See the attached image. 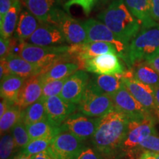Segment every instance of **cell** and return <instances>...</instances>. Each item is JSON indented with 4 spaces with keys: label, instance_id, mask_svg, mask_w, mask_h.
<instances>
[{
    "label": "cell",
    "instance_id": "obj_18",
    "mask_svg": "<svg viewBox=\"0 0 159 159\" xmlns=\"http://www.w3.org/2000/svg\"><path fill=\"white\" fill-rule=\"evenodd\" d=\"M57 26L69 44L77 45L86 42L87 33L82 21L74 19L68 13L63 16Z\"/></svg>",
    "mask_w": 159,
    "mask_h": 159
},
{
    "label": "cell",
    "instance_id": "obj_20",
    "mask_svg": "<svg viewBox=\"0 0 159 159\" xmlns=\"http://www.w3.org/2000/svg\"><path fill=\"white\" fill-rule=\"evenodd\" d=\"M40 21L28 10H23L20 13L17 27L15 31V37L21 41H27L38 27L41 25Z\"/></svg>",
    "mask_w": 159,
    "mask_h": 159
},
{
    "label": "cell",
    "instance_id": "obj_19",
    "mask_svg": "<svg viewBox=\"0 0 159 159\" xmlns=\"http://www.w3.org/2000/svg\"><path fill=\"white\" fill-rule=\"evenodd\" d=\"M122 75H99L89 80L87 88L95 93L112 96L123 85Z\"/></svg>",
    "mask_w": 159,
    "mask_h": 159
},
{
    "label": "cell",
    "instance_id": "obj_24",
    "mask_svg": "<svg viewBox=\"0 0 159 159\" xmlns=\"http://www.w3.org/2000/svg\"><path fill=\"white\" fill-rule=\"evenodd\" d=\"M21 13V2L19 0H13L11 7L0 21V33L4 39L11 38L16 29L18 21Z\"/></svg>",
    "mask_w": 159,
    "mask_h": 159
},
{
    "label": "cell",
    "instance_id": "obj_42",
    "mask_svg": "<svg viewBox=\"0 0 159 159\" xmlns=\"http://www.w3.org/2000/svg\"><path fill=\"white\" fill-rule=\"evenodd\" d=\"M159 74V55L146 61Z\"/></svg>",
    "mask_w": 159,
    "mask_h": 159
},
{
    "label": "cell",
    "instance_id": "obj_10",
    "mask_svg": "<svg viewBox=\"0 0 159 159\" xmlns=\"http://www.w3.org/2000/svg\"><path fill=\"white\" fill-rule=\"evenodd\" d=\"M123 83L135 99L149 112L153 111L159 119V109L155 99L153 89L136 80L133 73H124Z\"/></svg>",
    "mask_w": 159,
    "mask_h": 159
},
{
    "label": "cell",
    "instance_id": "obj_48",
    "mask_svg": "<svg viewBox=\"0 0 159 159\" xmlns=\"http://www.w3.org/2000/svg\"><path fill=\"white\" fill-rule=\"evenodd\" d=\"M155 159H159V153H156V152H152Z\"/></svg>",
    "mask_w": 159,
    "mask_h": 159
},
{
    "label": "cell",
    "instance_id": "obj_15",
    "mask_svg": "<svg viewBox=\"0 0 159 159\" xmlns=\"http://www.w3.org/2000/svg\"><path fill=\"white\" fill-rule=\"evenodd\" d=\"M89 82V76L83 70L77 71L67 78L60 97L66 102L78 104Z\"/></svg>",
    "mask_w": 159,
    "mask_h": 159
},
{
    "label": "cell",
    "instance_id": "obj_30",
    "mask_svg": "<svg viewBox=\"0 0 159 159\" xmlns=\"http://www.w3.org/2000/svg\"><path fill=\"white\" fill-rule=\"evenodd\" d=\"M55 137V136H50L30 140L28 144L21 150V152L27 156H33L34 155L47 152L50 148Z\"/></svg>",
    "mask_w": 159,
    "mask_h": 159
},
{
    "label": "cell",
    "instance_id": "obj_45",
    "mask_svg": "<svg viewBox=\"0 0 159 159\" xmlns=\"http://www.w3.org/2000/svg\"><path fill=\"white\" fill-rule=\"evenodd\" d=\"M152 89H153V91H154L155 99H156L157 105H158V109H159V86H156Z\"/></svg>",
    "mask_w": 159,
    "mask_h": 159
},
{
    "label": "cell",
    "instance_id": "obj_2",
    "mask_svg": "<svg viewBox=\"0 0 159 159\" xmlns=\"http://www.w3.org/2000/svg\"><path fill=\"white\" fill-rule=\"evenodd\" d=\"M97 17L127 47L142 26V22L127 7L124 0H114Z\"/></svg>",
    "mask_w": 159,
    "mask_h": 159
},
{
    "label": "cell",
    "instance_id": "obj_21",
    "mask_svg": "<svg viewBox=\"0 0 159 159\" xmlns=\"http://www.w3.org/2000/svg\"><path fill=\"white\" fill-rule=\"evenodd\" d=\"M5 60L12 74L25 79L41 74V69L38 66L28 62L19 55H11Z\"/></svg>",
    "mask_w": 159,
    "mask_h": 159
},
{
    "label": "cell",
    "instance_id": "obj_11",
    "mask_svg": "<svg viewBox=\"0 0 159 159\" xmlns=\"http://www.w3.org/2000/svg\"><path fill=\"white\" fill-rule=\"evenodd\" d=\"M83 148V141L71 133L62 131L55 137L47 151L55 159H72Z\"/></svg>",
    "mask_w": 159,
    "mask_h": 159
},
{
    "label": "cell",
    "instance_id": "obj_34",
    "mask_svg": "<svg viewBox=\"0 0 159 159\" xmlns=\"http://www.w3.org/2000/svg\"><path fill=\"white\" fill-rule=\"evenodd\" d=\"M139 150L159 153V136L157 134L149 136L141 143L138 148Z\"/></svg>",
    "mask_w": 159,
    "mask_h": 159
},
{
    "label": "cell",
    "instance_id": "obj_49",
    "mask_svg": "<svg viewBox=\"0 0 159 159\" xmlns=\"http://www.w3.org/2000/svg\"><path fill=\"white\" fill-rule=\"evenodd\" d=\"M97 1H98V0H97ZM99 1L101 2H102V4H105V3L111 1V0H99Z\"/></svg>",
    "mask_w": 159,
    "mask_h": 159
},
{
    "label": "cell",
    "instance_id": "obj_14",
    "mask_svg": "<svg viewBox=\"0 0 159 159\" xmlns=\"http://www.w3.org/2000/svg\"><path fill=\"white\" fill-rule=\"evenodd\" d=\"M45 105L47 120L55 127L61 126L76 110V105L66 102L60 96L46 99Z\"/></svg>",
    "mask_w": 159,
    "mask_h": 159
},
{
    "label": "cell",
    "instance_id": "obj_46",
    "mask_svg": "<svg viewBox=\"0 0 159 159\" xmlns=\"http://www.w3.org/2000/svg\"><path fill=\"white\" fill-rule=\"evenodd\" d=\"M12 159H31V156L24 154L22 152H20L19 154L15 156Z\"/></svg>",
    "mask_w": 159,
    "mask_h": 159
},
{
    "label": "cell",
    "instance_id": "obj_41",
    "mask_svg": "<svg viewBox=\"0 0 159 159\" xmlns=\"http://www.w3.org/2000/svg\"><path fill=\"white\" fill-rule=\"evenodd\" d=\"M13 105V104H12V103L8 102L7 100H6V99L1 98V103H0V117L3 116Z\"/></svg>",
    "mask_w": 159,
    "mask_h": 159
},
{
    "label": "cell",
    "instance_id": "obj_28",
    "mask_svg": "<svg viewBox=\"0 0 159 159\" xmlns=\"http://www.w3.org/2000/svg\"><path fill=\"white\" fill-rule=\"evenodd\" d=\"M30 140L47 136H56L62 132L61 126L55 127L47 119L27 127Z\"/></svg>",
    "mask_w": 159,
    "mask_h": 159
},
{
    "label": "cell",
    "instance_id": "obj_8",
    "mask_svg": "<svg viewBox=\"0 0 159 159\" xmlns=\"http://www.w3.org/2000/svg\"><path fill=\"white\" fill-rule=\"evenodd\" d=\"M82 23L87 33V40L85 43L101 41L112 43L116 47L119 57L126 61L128 47L117 39L114 33L104 23L94 19L83 21Z\"/></svg>",
    "mask_w": 159,
    "mask_h": 159
},
{
    "label": "cell",
    "instance_id": "obj_31",
    "mask_svg": "<svg viewBox=\"0 0 159 159\" xmlns=\"http://www.w3.org/2000/svg\"><path fill=\"white\" fill-rule=\"evenodd\" d=\"M19 150L16 144L12 134L2 135L0 141V159H12L15 156V152Z\"/></svg>",
    "mask_w": 159,
    "mask_h": 159
},
{
    "label": "cell",
    "instance_id": "obj_1",
    "mask_svg": "<svg viewBox=\"0 0 159 159\" xmlns=\"http://www.w3.org/2000/svg\"><path fill=\"white\" fill-rule=\"evenodd\" d=\"M129 122L128 117L116 110L99 119L91 143L103 159H116L120 156Z\"/></svg>",
    "mask_w": 159,
    "mask_h": 159
},
{
    "label": "cell",
    "instance_id": "obj_13",
    "mask_svg": "<svg viewBox=\"0 0 159 159\" xmlns=\"http://www.w3.org/2000/svg\"><path fill=\"white\" fill-rule=\"evenodd\" d=\"M83 69L97 75H122L124 66L116 54L108 53L94 57L84 61Z\"/></svg>",
    "mask_w": 159,
    "mask_h": 159
},
{
    "label": "cell",
    "instance_id": "obj_32",
    "mask_svg": "<svg viewBox=\"0 0 159 159\" xmlns=\"http://www.w3.org/2000/svg\"><path fill=\"white\" fill-rule=\"evenodd\" d=\"M12 136L19 150H22L30 142L27 126L21 120L11 130Z\"/></svg>",
    "mask_w": 159,
    "mask_h": 159
},
{
    "label": "cell",
    "instance_id": "obj_23",
    "mask_svg": "<svg viewBox=\"0 0 159 159\" xmlns=\"http://www.w3.org/2000/svg\"><path fill=\"white\" fill-rule=\"evenodd\" d=\"M127 7L135 17L142 24V27H148L158 24L150 14V0H124Z\"/></svg>",
    "mask_w": 159,
    "mask_h": 159
},
{
    "label": "cell",
    "instance_id": "obj_44",
    "mask_svg": "<svg viewBox=\"0 0 159 159\" xmlns=\"http://www.w3.org/2000/svg\"><path fill=\"white\" fill-rule=\"evenodd\" d=\"M139 159H155L152 152H149V151H144L142 156L139 157Z\"/></svg>",
    "mask_w": 159,
    "mask_h": 159
},
{
    "label": "cell",
    "instance_id": "obj_4",
    "mask_svg": "<svg viewBox=\"0 0 159 159\" xmlns=\"http://www.w3.org/2000/svg\"><path fill=\"white\" fill-rule=\"evenodd\" d=\"M159 55V24L142 27L128 47L126 62L134 65Z\"/></svg>",
    "mask_w": 159,
    "mask_h": 159
},
{
    "label": "cell",
    "instance_id": "obj_6",
    "mask_svg": "<svg viewBox=\"0 0 159 159\" xmlns=\"http://www.w3.org/2000/svg\"><path fill=\"white\" fill-rule=\"evenodd\" d=\"M78 110L87 116L101 118L115 110V108L111 96L97 94L86 88L78 103Z\"/></svg>",
    "mask_w": 159,
    "mask_h": 159
},
{
    "label": "cell",
    "instance_id": "obj_7",
    "mask_svg": "<svg viewBox=\"0 0 159 159\" xmlns=\"http://www.w3.org/2000/svg\"><path fill=\"white\" fill-rule=\"evenodd\" d=\"M111 97L115 110L125 114L130 120L141 121L151 116V113L135 99L124 83L121 89Z\"/></svg>",
    "mask_w": 159,
    "mask_h": 159
},
{
    "label": "cell",
    "instance_id": "obj_37",
    "mask_svg": "<svg viewBox=\"0 0 159 159\" xmlns=\"http://www.w3.org/2000/svg\"><path fill=\"white\" fill-rule=\"evenodd\" d=\"M12 52V40L11 38L9 39H0V58L5 60L9 55H11Z\"/></svg>",
    "mask_w": 159,
    "mask_h": 159
},
{
    "label": "cell",
    "instance_id": "obj_29",
    "mask_svg": "<svg viewBox=\"0 0 159 159\" xmlns=\"http://www.w3.org/2000/svg\"><path fill=\"white\" fill-rule=\"evenodd\" d=\"M22 111L13 105L3 116L0 117V132L4 135L11 131L13 127L21 119Z\"/></svg>",
    "mask_w": 159,
    "mask_h": 159
},
{
    "label": "cell",
    "instance_id": "obj_39",
    "mask_svg": "<svg viewBox=\"0 0 159 159\" xmlns=\"http://www.w3.org/2000/svg\"><path fill=\"white\" fill-rule=\"evenodd\" d=\"M150 14L154 21H159V0H150Z\"/></svg>",
    "mask_w": 159,
    "mask_h": 159
},
{
    "label": "cell",
    "instance_id": "obj_16",
    "mask_svg": "<svg viewBox=\"0 0 159 159\" xmlns=\"http://www.w3.org/2000/svg\"><path fill=\"white\" fill-rule=\"evenodd\" d=\"M43 85L42 74L26 79L17 99H16L14 105L23 111L30 105L37 102L42 97Z\"/></svg>",
    "mask_w": 159,
    "mask_h": 159
},
{
    "label": "cell",
    "instance_id": "obj_22",
    "mask_svg": "<svg viewBox=\"0 0 159 159\" xmlns=\"http://www.w3.org/2000/svg\"><path fill=\"white\" fill-rule=\"evenodd\" d=\"M25 80L24 77L14 74H11L4 77L1 80L0 85L1 98L5 99L14 105Z\"/></svg>",
    "mask_w": 159,
    "mask_h": 159
},
{
    "label": "cell",
    "instance_id": "obj_5",
    "mask_svg": "<svg viewBox=\"0 0 159 159\" xmlns=\"http://www.w3.org/2000/svg\"><path fill=\"white\" fill-rule=\"evenodd\" d=\"M155 124L152 116L141 121L130 120L128 130L124 142L122 144L121 154L133 158V154L138 150L139 146L145 139L152 134H156Z\"/></svg>",
    "mask_w": 159,
    "mask_h": 159
},
{
    "label": "cell",
    "instance_id": "obj_35",
    "mask_svg": "<svg viewBox=\"0 0 159 159\" xmlns=\"http://www.w3.org/2000/svg\"><path fill=\"white\" fill-rule=\"evenodd\" d=\"M97 2V0H71L66 4L63 8L66 11V13H69V8L71 6L77 5L80 6L85 14L88 15L92 11L93 7H94Z\"/></svg>",
    "mask_w": 159,
    "mask_h": 159
},
{
    "label": "cell",
    "instance_id": "obj_26",
    "mask_svg": "<svg viewBox=\"0 0 159 159\" xmlns=\"http://www.w3.org/2000/svg\"><path fill=\"white\" fill-rule=\"evenodd\" d=\"M45 119H47L45 99L42 97L22 111L21 121L27 127Z\"/></svg>",
    "mask_w": 159,
    "mask_h": 159
},
{
    "label": "cell",
    "instance_id": "obj_25",
    "mask_svg": "<svg viewBox=\"0 0 159 159\" xmlns=\"http://www.w3.org/2000/svg\"><path fill=\"white\" fill-rule=\"evenodd\" d=\"M80 68L78 63L61 62L51 67L47 72L42 74L43 83L50 80H57L68 78L75 74Z\"/></svg>",
    "mask_w": 159,
    "mask_h": 159
},
{
    "label": "cell",
    "instance_id": "obj_38",
    "mask_svg": "<svg viewBox=\"0 0 159 159\" xmlns=\"http://www.w3.org/2000/svg\"><path fill=\"white\" fill-rule=\"evenodd\" d=\"M13 0H0V21L2 20L13 5Z\"/></svg>",
    "mask_w": 159,
    "mask_h": 159
},
{
    "label": "cell",
    "instance_id": "obj_27",
    "mask_svg": "<svg viewBox=\"0 0 159 159\" xmlns=\"http://www.w3.org/2000/svg\"><path fill=\"white\" fill-rule=\"evenodd\" d=\"M133 75L141 83L152 88L159 86V74L148 63L137 65Z\"/></svg>",
    "mask_w": 159,
    "mask_h": 159
},
{
    "label": "cell",
    "instance_id": "obj_3",
    "mask_svg": "<svg viewBox=\"0 0 159 159\" xmlns=\"http://www.w3.org/2000/svg\"><path fill=\"white\" fill-rule=\"evenodd\" d=\"M70 49L71 46L68 45L40 47L25 41L19 56L38 66L41 69V74H43L57 63L70 60L73 56Z\"/></svg>",
    "mask_w": 159,
    "mask_h": 159
},
{
    "label": "cell",
    "instance_id": "obj_40",
    "mask_svg": "<svg viewBox=\"0 0 159 159\" xmlns=\"http://www.w3.org/2000/svg\"><path fill=\"white\" fill-rule=\"evenodd\" d=\"M11 74L12 73L10 70L8 66H7L6 60H1V63H0V79L2 80L4 77Z\"/></svg>",
    "mask_w": 159,
    "mask_h": 159
},
{
    "label": "cell",
    "instance_id": "obj_12",
    "mask_svg": "<svg viewBox=\"0 0 159 159\" xmlns=\"http://www.w3.org/2000/svg\"><path fill=\"white\" fill-rule=\"evenodd\" d=\"M99 119L92 118L77 113L69 116L61 125L62 131L71 133L82 141L87 140L94 136Z\"/></svg>",
    "mask_w": 159,
    "mask_h": 159
},
{
    "label": "cell",
    "instance_id": "obj_43",
    "mask_svg": "<svg viewBox=\"0 0 159 159\" xmlns=\"http://www.w3.org/2000/svg\"><path fill=\"white\" fill-rule=\"evenodd\" d=\"M31 159H55L48 151L31 156Z\"/></svg>",
    "mask_w": 159,
    "mask_h": 159
},
{
    "label": "cell",
    "instance_id": "obj_33",
    "mask_svg": "<svg viewBox=\"0 0 159 159\" xmlns=\"http://www.w3.org/2000/svg\"><path fill=\"white\" fill-rule=\"evenodd\" d=\"M67 78L57 80H50L43 83L42 98L47 99L52 96H60Z\"/></svg>",
    "mask_w": 159,
    "mask_h": 159
},
{
    "label": "cell",
    "instance_id": "obj_36",
    "mask_svg": "<svg viewBox=\"0 0 159 159\" xmlns=\"http://www.w3.org/2000/svg\"><path fill=\"white\" fill-rule=\"evenodd\" d=\"M72 159H103L94 148H83Z\"/></svg>",
    "mask_w": 159,
    "mask_h": 159
},
{
    "label": "cell",
    "instance_id": "obj_9",
    "mask_svg": "<svg viewBox=\"0 0 159 159\" xmlns=\"http://www.w3.org/2000/svg\"><path fill=\"white\" fill-rule=\"evenodd\" d=\"M27 10L41 22L57 25L66 13L57 0H23Z\"/></svg>",
    "mask_w": 159,
    "mask_h": 159
},
{
    "label": "cell",
    "instance_id": "obj_17",
    "mask_svg": "<svg viewBox=\"0 0 159 159\" xmlns=\"http://www.w3.org/2000/svg\"><path fill=\"white\" fill-rule=\"evenodd\" d=\"M26 42L40 47H52L62 45L66 41L57 26L41 22Z\"/></svg>",
    "mask_w": 159,
    "mask_h": 159
},
{
    "label": "cell",
    "instance_id": "obj_47",
    "mask_svg": "<svg viewBox=\"0 0 159 159\" xmlns=\"http://www.w3.org/2000/svg\"><path fill=\"white\" fill-rule=\"evenodd\" d=\"M69 1H71V0H57V2H58L60 5L61 6H63V7H64V5L66 4L67 2H69Z\"/></svg>",
    "mask_w": 159,
    "mask_h": 159
}]
</instances>
